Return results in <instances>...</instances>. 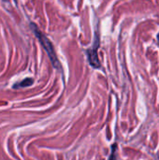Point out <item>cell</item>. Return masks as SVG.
I'll list each match as a JSON object with an SVG mask.
<instances>
[{
    "label": "cell",
    "mask_w": 159,
    "mask_h": 160,
    "mask_svg": "<svg viewBox=\"0 0 159 160\" xmlns=\"http://www.w3.org/2000/svg\"><path fill=\"white\" fill-rule=\"evenodd\" d=\"M30 27L32 29V31L34 32V34L36 35V37L37 38L38 41L40 42L41 46L43 47V49L46 51L47 54H48V57L50 58L53 68L59 69L61 68V65H60V62L57 58V55L55 53V51H54V48H53V45L52 43L51 42V40L38 29V27L37 26V24L35 23H31L30 24Z\"/></svg>",
    "instance_id": "6da1fadb"
},
{
    "label": "cell",
    "mask_w": 159,
    "mask_h": 160,
    "mask_svg": "<svg viewBox=\"0 0 159 160\" xmlns=\"http://www.w3.org/2000/svg\"><path fill=\"white\" fill-rule=\"evenodd\" d=\"M98 47H99V38L97 37L94 46L92 48L88 49L87 52H86L89 64L94 68H100V67H101V64H100V61H99L98 55H97V48Z\"/></svg>",
    "instance_id": "7a4b0ae2"
},
{
    "label": "cell",
    "mask_w": 159,
    "mask_h": 160,
    "mask_svg": "<svg viewBox=\"0 0 159 160\" xmlns=\"http://www.w3.org/2000/svg\"><path fill=\"white\" fill-rule=\"evenodd\" d=\"M34 82V80L32 78H26L22 81H21L20 82H17L13 85L14 89H18V88H23V87H28L30 85H32Z\"/></svg>",
    "instance_id": "3957f363"
},
{
    "label": "cell",
    "mask_w": 159,
    "mask_h": 160,
    "mask_svg": "<svg viewBox=\"0 0 159 160\" xmlns=\"http://www.w3.org/2000/svg\"><path fill=\"white\" fill-rule=\"evenodd\" d=\"M117 146L116 144H113L112 145V156L110 158V160H116V158H115V150H116Z\"/></svg>",
    "instance_id": "277c9868"
},
{
    "label": "cell",
    "mask_w": 159,
    "mask_h": 160,
    "mask_svg": "<svg viewBox=\"0 0 159 160\" xmlns=\"http://www.w3.org/2000/svg\"><path fill=\"white\" fill-rule=\"evenodd\" d=\"M157 38H158V42H159V34H158V36H157Z\"/></svg>",
    "instance_id": "5b68a950"
},
{
    "label": "cell",
    "mask_w": 159,
    "mask_h": 160,
    "mask_svg": "<svg viewBox=\"0 0 159 160\" xmlns=\"http://www.w3.org/2000/svg\"><path fill=\"white\" fill-rule=\"evenodd\" d=\"M14 1H15V3H16V4H17V0H14Z\"/></svg>",
    "instance_id": "8992f818"
}]
</instances>
